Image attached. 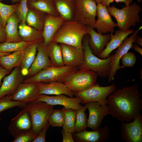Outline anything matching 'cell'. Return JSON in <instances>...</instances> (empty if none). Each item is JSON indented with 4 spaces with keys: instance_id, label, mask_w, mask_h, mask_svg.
I'll return each instance as SVG.
<instances>
[{
    "instance_id": "46",
    "label": "cell",
    "mask_w": 142,
    "mask_h": 142,
    "mask_svg": "<svg viewBox=\"0 0 142 142\" xmlns=\"http://www.w3.org/2000/svg\"><path fill=\"white\" fill-rule=\"evenodd\" d=\"M10 72L2 66L0 67V87L2 84L1 82L2 80L6 75L9 74Z\"/></svg>"
},
{
    "instance_id": "43",
    "label": "cell",
    "mask_w": 142,
    "mask_h": 142,
    "mask_svg": "<svg viewBox=\"0 0 142 142\" xmlns=\"http://www.w3.org/2000/svg\"><path fill=\"white\" fill-rule=\"evenodd\" d=\"M133 1V0H104L101 3L103 5L107 7L109 6L110 4L114 1L117 3L119 2H123L125 3L126 6H128L132 3Z\"/></svg>"
},
{
    "instance_id": "26",
    "label": "cell",
    "mask_w": 142,
    "mask_h": 142,
    "mask_svg": "<svg viewBox=\"0 0 142 142\" xmlns=\"http://www.w3.org/2000/svg\"><path fill=\"white\" fill-rule=\"evenodd\" d=\"M19 22L16 12L13 13L9 18L5 28V42H18L22 41L18 32Z\"/></svg>"
},
{
    "instance_id": "4",
    "label": "cell",
    "mask_w": 142,
    "mask_h": 142,
    "mask_svg": "<svg viewBox=\"0 0 142 142\" xmlns=\"http://www.w3.org/2000/svg\"><path fill=\"white\" fill-rule=\"evenodd\" d=\"M107 8L110 15L116 19L119 29L122 31H128L131 27H135L136 23L140 21L139 13L142 9L136 3L134 2L121 9L118 8L114 5Z\"/></svg>"
},
{
    "instance_id": "11",
    "label": "cell",
    "mask_w": 142,
    "mask_h": 142,
    "mask_svg": "<svg viewBox=\"0 0 142 142\" xmlns=\"http://www.w3.org/2000/svg\"><path fill=\"white\" fill-rule=\"evenodd\" d=\"M120 128L121 139L124 142H142V116L140 113L131 122H122Z\"/></svg>"
},
{
    "instance_id": "57",
    "label": "cell",
    "mask_w": 142,
    "mask_h": 142,
    "mask_svg": "<svg viewBox=\"0 0 142 142\" xmlns=\"http://www.w3.org/2000/svg\"><path fill=\"white\" fill-rule=\"evenodd\" d=\"M1 66V64H0V67Z\"/></svg>"
},
{
    "instance_id": "32",
    "label": "cell",
    "mask_w": 142,
    "mask_h": 142,
    "mask_svg": "<svg viewBox=\"0 0 142 142\" xmlns=\"http://www.w3.org/2000/svg\"><path fill=\"white\" fill-rule=\"evenodd\" d=\"M47 53L53 66H64L60 46L58 43L52 41L46 46Z\"/></svg>"
},
{
    "instance_id": "10",
    "label": "cell",
    "mask_w": 142,
    "mask_h": 142,
    "mask_svg": "<svg viewBox=\"0 0 142 142\" xmlns=\"http://www.w3.org/2000/svg\"><path fill=\"white\" fill-rule=\"evenodd\" d=\"M139 31L138 29L136 30L129 37H126L118 47V50L115 51V54H112L110 72L108 76L109 82L114 80V75L118 70L125 68L124 66L120 65V60L123 55L132 48L133 43L138 36Z\"/></svg>"
},
{
    "instance_id": "21",
    "label": "cell",
    "mask_w": 142,
    "mask_h": 142,
    "mask_svg": "<svg viewBox=\"0 0 142 142\" xmlns=\"http://www.w3.org/2000/svg\"><path fill=\"white\" fill-rule=\"evenodd\" d=\"M65 21L60 15L54 16L46 14L42 35L46 46L52 41L56 33Z\"/></svg>"
},
{
    "instance_id": "41",
    "label": "cell",
    "mask_w": 142,
    "mask_h": 142,
    "mask_svg": "<svg viewBox=\"0 0 142 142\" xmlns=\"http://www.w3.org/2000/svg\"><path fill=\"white\" fill-rule=\"evenodd\" d=\"M36 138L32 131L20 135L14 138L12 142H31Z\"/></svg>"
},
{
    "instance_id": "9",
    "label": "cell",
    "mask_w": 142,
    "mask_h": 142,
    "mask_svg": "<svg viewBox=\"0 0 142 142\" xmlns=\"http://www.w3.org/2000/svg\"><path fill=\"white\" fill-rule=\"evenodd\" d=\"M114 83L106 87L100 86L98 83L84 91L74 94L76 97L81 99L82 104L89 102H96L101 105H107V98L116 90Z\"/></svg>"
},
{
    "instance_id": "22",
    "label": "cell",
    "mask_w": 142,
    "mask_h": 142,
    "mask_svg": "<svg viewBox=\"0 0 142 142\" xmlns=\"http://www.w3.org/2000/svg\"><path fill=\"white\" fill-rule=\"evenodd\" d=\"M88 34L90 36L89 45L93 54L98 56L105 48L107 43L111 39L110 34H100L94 29L87 26Z\"/></svg>"
},
{
    "instance_id": "14",
    "label": "cell",
    "mask_w": 142,
    "mask_h": 142,
    "mask_svg": "<svg viewBox=\"0 0 142 142\" xmlns=\"http://www.w3.org/2000/svg\"><path fill=\"white\" fill-rule=\"evenodd\" d=\"M97 5L98 19L96 20L94 28H96L97 32L100 34L108 32H110L111 35L113 34L114 28L117 26V24L113 21L107 7L100 3Z\"/></svg>"
},
{
    "instance_id": "12",
    "label": "cell",
    "mask_w": 142,
    "mask_h": 142,
    "mask_svg": "<svg viewBox=\"0 0 142 142\" xmlns=\"http://www.w3.org/2000/svg\"><path fill=\"white\" fill-rule=\"evenodd\" d=\"M89 111V117L87 120V127L93 130L98 129L104 118L109 114L108 106L101 105L96 102H89L84 103Z\"/></svg>"
},
{
    "instance_id": "45",
    "label": "cell",
    "mask_w": 142,
    "mask_h": 142,
    "mask_svg": "<svg viewBox=\"0 0 142 142\" xmlns=\"http://www.w3.org/2000/svg\"><path fill=\"white\" fill-rule=\"evenodd\" d=\"M6 34L5 28L4 27L2 19L0 16V43L5 42Z\"/></svg>"
},
{
    "instance_id": "34",
    "label": "cell",
    "mask_w": 142,
    "mask_h": 142,
    "mask_svg": "<svg viewBox=\"0 0 142 142\" xmlns=\"http://www.w3.org/2000/svg\"><path fill=\"white\" fill-rule=\"evenodd\" d=\"M33 42L22 41L18 42H4L0 43V53H7L23 50Z\"/></svg>"
},
{
    "instance_id": "44",
    "label": "cell",
    "mask_w": 142,
    "mask_h": 142,
    "mask_svg": "<svg viewBox=\"0 0 142 142\" xmlns=\"http://www.w3.org/2000/svg\"><path fill=\"white\" fill-rule=\"evenodd\" d=\"M61 133L63 136L62 142H74L73 137L72 133L70 132H65L63 129L61 131Z\"/></svg>"
},
{
    "instance_id": "47",
    "label": "cell",
    "mask_w": 142,
    "mask_h": 142,
    "mask_svg": "<svg viewBox=\"0 0 142 142\" xmlns=\"http://www.w3.org/2000/svg\"><path fill=\"white\" fill-rule=\"evenodd\" d=\"M133 43H136L137 45L142 47V38L138 36L136 38Z\"/></svg>"
},
{
    "instance_id": "55",
    "label": "cell",
    "mask_w": 142,
    "mask_h": 142,
    "mask_svg": "<svg viewBox=\"0 0 142 142\" xmlns=\"http://www.w3.org/2000/svg\"><path fill=\"white\" fill-rule=\"evenodd\" d=\"M1 118L0 117V121L1 120Z\"/></svg>"
},
{
    "instance_id": "8",
    "label": "cell",
    "mask_w": 142,
    "mask_h": 142,
    "mask_svg": "<svg viewBox=\"0 0 142 142\" xmlns=\"http://www.w3.org/2000/svg\"><path fill=\"white\" fill-rule=\"evenodd\" d=\"M74 20L94 29L97 5L93 0H75Z\"/></svg>"
},
{
    "instance_id": "27",
    "label": "cell",
    "mask_w": 142,
    "mask_h": 142,
    "mask_svg": "<svg viewBox=\"0 0 142 142\" xmlns=\"http://www.w3.org/2000/svg\"><path fill=\"white\" fill-rule=\"evenodd\" d=\"M53 2L60 15L65 21L74 20L75 0H54Z\"/></svg>"
},
{
    "instance_id": "1",
    "label": "cell",
    "mask_w": 142,
    "mask_h": 142,
    "mask_svg": "<svg viewBox=\"0 0 142 142\" xmlns=\"http://www.w3.org/2000/svg\"><path fill=\"white\" fill-rule=\"evenodd\" d=\"M141 96L135 84L116 90L107 97L109 114L122 122L133 120L142 110Z\"/></svg>"
},
{
    "instance_id": "52",
    "label": "cell",
    "mask_w": 142,
    "mask_h": 142,
    "mask_svg": "<svg viewBox=\"0 0 142 142\" xmlns=\"http://www.w3.org/2000/svg\"><path fill=\"white\" fill-rule=\"evenodd\" d=\"M142 29V26H141L138 29L139 31L141 29Z\"/></svg>"
},
{
    "instance_id": "31",
    "label": "cell",
    "mask_w": 142,
    "mask_h": 142,
    "mask_svg": "<svg viewBox=\"0 0 142 142\" xmlns=\"http://www.w3.org/2000/svg\"><path fill=\"white\" fill-rule=\"evenodd\" d=\"M28 8L26 23L38 30L43 31L46 14L33 8Z\"/></svg>"
},
{
    "instance_id": "35",
    "label": "cell",
    "mask_w": 142,
    "mask_h": 142,
    "mask_svg": "<svg viewBox=\"0 0 142 142\" xmlns=\"http://www.w3.org/2000/svg\"><path fill=\"white\" fill-rule=\"evenodd\" d=\"M87 108L84 106L76 110L77 113L75 125V132L79 133L85 130L87 127V114L85 111Z\"/></svg>"
},
{
    "instance_id": "5",
    "label": "cell",
    "mask_w": 142,
    "mask_h": 142,
    "mask_svg": "<svg viewBox=\"0 0 142 142\" xmlns=\"http://www.w3.org/2000/svg\"><path fill=\"white\" fill-rule=\"evenodd\" d=\"M97 74L86 69H80L68 74L61 82L74 94L82 92L98 84Z\"/></svg>"
},
{
    "instance_id": "56",
    "label": "cell",
    "mask_w": 142,
    "mask_h": 142,
    "mask_svg": "<svg viewBox=\"0 0 142 142\" xmlns=\"http://www.w3.org/2000/svg\"><path fill=\"white\" fill-rule=\"evenodd\" d=\"M52 0V1H53L54 0Z\"/></svg>"
},
{
    "instance_id": "6",
    "label": "cell",
    "mask_w": 142,
    "mask_h": 142,
    "mask_svg": "<svg viewBox=\"0 0 142 142\" xmlns=\"http://www.w3.org/2000/svg\"><path fill=\"white\" fill-rule=\"evenodd\" d=\"M54 106L41 101L29 102L25 106L30 114L32 131L36 137L48 122Z\"/></svg>"
},
{
    "instance_id": "53",
    "label": "cell",
    "mask_w": 142,
    "mask_h": 142,
    "mask_svg": "<svg viewBox=\"0 0 142 142\" xmlns=\"http://www.w3.org/2000/svg\"><path fill=\"white\" fill-rule=\"evenodd\" d=\"M137 2L139 3H140L142 1V0H137Z\"/></svg>"
},
{
    "instance_id": "29",
    "label": "cell",
    "mask_w": 142,
    "mask_h": 142,
    "mask_svg": "<svg viewBox=\"0 0 142 142\" xmlns=\"http://www.w3.org/2000/svg\"><path fill=\"white\" fill-rule=\"evenodd\" d=\"M37 43H34L24 50V56L21 67V72L24 77L27 75L28 70L33 62L37 54Z\"/></svg>"
},
{
    "instance_id": "19",
    "label": "cell",
    "mask_w": 142,
    "mask_h": 142,
    "mask_svg": "<svg viewBox=\"0 0 142 142\" xmlns=\"http://www.w3.org/2000/svg\"><path fill=\"white\" fill-rule=\"evenodd\" d=\"M39 95L36 83H22L12 95V100L27 103L37 101Z\"/></svg>"
},
{
    "instance_id": "33",
    "label": "cell",
    "mask_w": 142,
    "mask_h": 142,
    "mask_svg": "<svg viewBox=\"0 0 142 142\" xmlns=\"http://www.w3.org/2000/svg\"><path fill=\"white\" fill-rule=\"evenodd\" d=\"M64 115V121L63 129L66 132L75 133L74 128L76 120V110L64 107L61 109Z\"/></svg>"
},
{
    "instance_id": "15",
    "label": "cell",
    "mask_w": 142,
    "mask_h": 142,
    "mask_svg": "<svg viewBox=\"0 0 142 142\" xmlns=\"http://www.w3.org/2000/svg\"><path fill=\"white\" fill-rule=\"evenodd\" d=\"M20 67L15 68L8 75L3 78L0 87V99L7 95H13L24 79Z\"/></svg>"
},
{
    "instance_id": "36",
    "label": "cell",
    "mask_w": 142,
    "mask_h": 142,
    "mask_svg": "<svg viewBox=\"0 0 142 142\" xmlns=\"http://www.w3.org/2000/svg\"><path fill=\"white\" fill-rule=\"evenodd\" d=\"M12 95H7L0 99V113L14 107L24 108L27 103L12 100Z\"/></svg>"
},
{
    "instance_id": "13",
    "label": "cell",
    "mask_w": 142,
    "mask_h": 142,
    "mask_svg": "<svg viewBox=\"0 0 142 142\" xmlns=\"http://www.w3.org/2000/svg\"><path fill=\"white\" fill-rule=\"evenodd\" d=\"M9 133L14 138L32 131L30 114L24 107L15 117L12 119L8 127Z\"/></svg>"
},
{
    "instance_id": "16",
    "label": "cell",
    "mask_w": 142,
    "mask_h": 142,
    "mask_svg": "<svg viewBox=\"0 0 142 142\" xmlns=\"http://www.w3.org/2000/svg\"><path fill=\"white\" fill-rule=\"evenodd\" d=\"M64 65L78 67L83 63L84 52L82 48L59 43Z\"/></svg>"
},
{
    "instance_id": "20",
    "label": "cell",
    "mask_w": 142,
    "mask_h": 142,
    "mask_svg": "<svg viewBox=\"0 0 142 142\" xmlns=\"http://www.w3.org/2000/svg\"><path fill=\"white\" fill-rule=\"evenodd\" d=\"M74 138L80 142H105L109 140L110 134L107 126L100 127L98 130L93 131L84 130L74 133Z\"/></svg>"
},
{
    "instance_id": "51",
    "label": "cell",
    "mask_w": 142,
    "mask_h": 142,
    "mask_svg": "<svg viewBox=\"0 0 142 142\" xmlns=\"http://www.w3.org/2000/svg\"><path fill=\"white\" fill-rule=\"evenodd\" d=\"M95 1L97 3H102L103 1L104 0H93Z\"/></svg>"
},
{
    "instance_id": "48",
    "label": "cell",
    "mask_w": 142,
    "mask_h": 142,
    "mask_svg": "<svg viewBox=\"0 0 142 142\" xmlns=\"http://www.w3.org/2000/svg\"><path fill=\"white\" fill-rule=\"evenodd\" d=\"M134 50L138 52L142 56V49L139 47L137 45L135 44L133 45V48Z\"/></svg>"
},
{
    "instance_id": "25",
    "label": "cell",
    "mask_w": 142,
    "mask_h": 142,
    "mask_svg": "<svg viewBox=\"0 0 142 142\" xmlns=\"http://www.w3.org/2000/svg\"><path fill=\"white\" fill-rule=\"evenodd\" d=\"M42 31L28 25L26 22H19L18 33L22 41L37 43L44 41Z\"/></svg>"
},
{
    "instance_id": "2",
    "label": "cell",
    "mask_w": 142,
    "mask_h": 142,
    "mask_svg": "<svg viewBox=\"0 0 142 142\" xmlns=\"http://www.w3.org/2000/svg\"><path fill=\"white\" fill-rule=\"evenodd\" d=\"M87 34V26L74 20L65 21L56 33L52 41L82 48L83 38Z\"/></svg>"
},
{
    "instance_id": "38",
    "label": "cell",
    "mask_w": 142,
    "mask_h": 142,
    "mask_svg": "<svg viewBox=\"0 0 142 142\" xmlns=\"http://www.w3.org/2000/svg\"><path fill=\"white\" fill-rule=\"evenodd\" d=\"M64 121V114L60 109L53 110L48 120L50 125L53 127H62Z\"/></svg>"
},
{
    "instance_id": "50",
    "label": "cell",
    "mask_w": 142,
    "mask_h": 142,
    "mask_svg": "<svg viewBox=\"0 0 142 142\" xmlns=\"http://www.w3.org/2000/svg\"><path fill=\"white\" fill-rule=\"evenodd\" d=\"M11 53H0V56L3 55H7L11 54Z\"/></svg>"
},
{
    "instance_id": "30",
    "label": "cell",
    "mask_w": 142,
    "mask_h": 142,
    "mask_svg": "<svg viewBox=\"0 0 142 142\" xmlns=\"http://www.w3.org/2000/svg\"><path fill=\"white\" fill-rule=\"evenodd\" d=\"M27 4L28 8L36 9L46 14L54 16L60 15L51 0H27Z\"/></svg>"
},
{
    "instance_id": "49",
    "label": "cell",
    "mask_w": 142,
    "mask_h": 142,
    "mask_svg": "<svg viewBox=\"0 0 142 142\" xmlns=\"http://www.w3.org/2000/svg\"><path fill=\"white\" fill-rule=\"evenodd\" d=\"M3 0H0V1H1ZM11 1L12 3H19L20 2L21 0H11Z\"/></svg>"
},
{
    "instance_id": "28",
    "label": "cell",
    "mask_w": 142,
    "mask_h": 142,
    "mask_svg": "<svg viewBox=\"0 0 142 142\" xmlns=\"http://www.w3.org/2000/svg\"><path fill=\"white\" fill-rule=\"evenodd\" d=\"M24 50L18 51L13 53L0 56V64L9 72L14 68L21 67L24 56Z\"/></svg>"
},
{
    "instance_id": "3",
    "label": "cell",
    "mask_w": 142,
    "mask_h": 142,
    "mask_svg": "<svg viewBox=\"0 0 142 142\" xmlns=\"http://www.w3.org/2000/svg\"><path fill=\"white\" fill-rule=\"evenodd\" d=\"M89 35L88 34L85 35L83 38L82 45L84 52V59L78 69L92 70L101 77H108L110 72L112 54H110L105 59L98 58L93 54L89 47Z\"/></svg>"
},
{
    "instance_id": "54",
    "label": "cell",
    "mask_w": 142,
    "mask_h": 142,
    "mask_svg": "<svg viewBox=\"0 0 142 142\" xmlns=\"http://www.w3.org/2000/svg\"><path fill=\"white\" fill-rule=\"evenodd\" d=\"M29 0L31 1H36V0Z\"/></svg>"
},
{
    "instance_id": "37",
    "label": "cell",
    "mask_w": 142,
    "mask_h": 142,
    "mask_svg": "<svg viewBox=\"0 0 142 142\" xmlns=\"http://www.w3.org/2000/svg\"><path fill=\"white\" fill-rule=\"evenodd\" d=\"M19 4L16 3L13 5H7L0 1V16L5 28L7 20L13 13L16 12Z\"/></svg>"
},
{
    "instance_id": "23",
    "label": "cell",
    "mask_w": 142,
    "mask_h": 142,
    "mask_svg": "<svg viewBox=\"0 0 142 142\" xmlns=\"http://www.w3.org/2000/svg\"><path fill=\"white\" fill-rule=\"evenodd\" d=\"M36 83L39 94L56 95L63 94L70 97H72L74 95V93L65 84L60 82L53 81L48 84L41 82Z\"/></svg>"
},
{
    "instance_id": "24",
    "label": "cell",
    "mask_w": 142,
    "mask_h": 142,
    "mask_svg": "<svg viewBox=\"0 0 142 142\" xmlns=\"http://www.w3.org/2000/svg\"><path fill=\"white\" fill-rule=\"evenodd\" d=\"M134 32L132 29H129L126 31L119 29L115 31L114 34H110V40L107 43L106 47L98 57L101 59H105L108 58L111 52L118 47L125 39L133 33Z\"/></svg>"
},
{
    "instance_id": "42",
    "label": "cell",
    "mask_w": 142,
    "mask_h": 142,
    "mask_svg": "<svg viewBox=\"0 0 142 142\" xmlns=\"http://www.w3.org/2000/svg\"><path fill=\"white\" fill-rule=\"evenodd\" d=\"M50 125L48 122L40 131L32 142H46V134Z\"/></svg>"
},
{
    "instance_id": "40",
    "label": "cell",
    "mask_w": 142,
    "mask_h": 142,
    "mask_svg": "<svg viewBox=\"0 0 142 142\" xmlns=\"http://www.w3.org/2000/svg\"><path fill=\"white\" fill-rule=\"evenodd\" d=\"M121 59L123 65L127 67H132L136 60L135 54L133 53L128 52L123 55Z\"/></svg>"
},
{
    "instance_id": "7",
    "label": "cell",
    "mask_w": 142,
    "mask_h": 142,
    "mask_svg": "<svg viewBox=\"0 0 142 142\" xmlns=\"http://www.w3.org/2000/svg\"><path fill=\"white\" fill-rule=\"evenodd\" d=\"M78 69V67L65 65L61 67L52 66L41 70L32 77H26L22 83L61 82L68 74Z\"/></svg>"
},
{
    "instance_id": "39",
    "label": "cell",
    "mask_w": 142,
    "mask_h": 142,
    "mask_svg": "<svg viewBox=\"0 0 142 142\" xmlns=\"http://www.w3.org/2000/svg\"><path fill=\"white\" fill-rule=\"evenodd\" d=\"M27 1V0H21L17 7L16 12L20 22H26L28 10Z\"/></svg>"
},
{
    "instance_id": "18",
    "label": "cell",
    "mask_w": 142,
    "mask_h": 142,
    "mask_svg": "<svg viewBox=\"0 0 142 142\" xmlns=\"http://www.w3.org/2000/svg\"><path fill=\"white\" fill-rule=\"evenodd\" d=\"M37 53L26 77H32L41 70L53 66L49 57L44 41L37 44Z\"/></svg>"
},
{
    "instance_id": "17",
    "label": "cell",
    "mask_w": 142,
    "mask_h": 142,
    "mask_svg": "<svg viewBox=\"0 0 142 142\" xmlns=\"http://www.w3.org/2000/svg\"><path fill=\"white\" fill-rule=\"evenodd\" d=\"M82 99L79 98L68 97L63 94L55 96H50L46 95L39 94L37 101H41L46 102L48 104L55 105H63L66 108L77 110L83 107L84 106L81 105Z\"/></svg>"
}]
</instances>
